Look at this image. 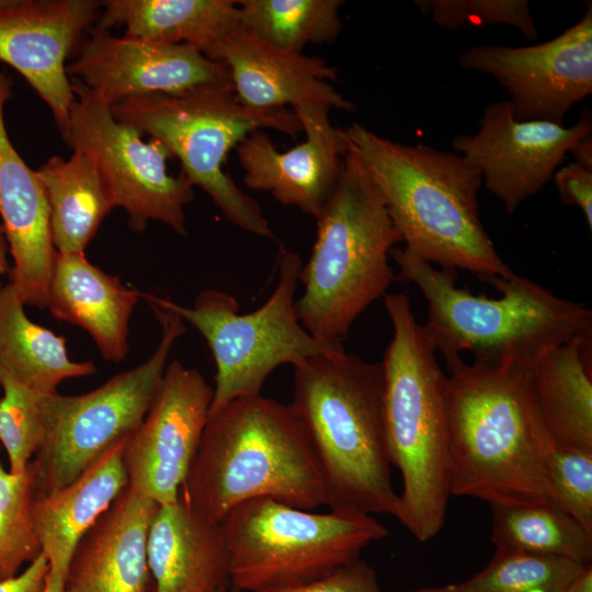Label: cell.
Masks as SVG:
<instances>
[{
	"label": "cell",
	"instance_id": "cell-14",
	"mask_svg": "<svg viewBox=\"0 0 592 592\" xmlns=\"http://www.w3.org/2000/svg\"><path fill=\"white\" fill-rule=\"evenodd\" d=\"M213 395L214 388L200 371L178 360L167 364L148 411L124 449L129 488L159 505L179 499Z\"/></svg>",
	"mask_w": 592,
	"mask_h": 592
},
{
	"label": "cell",
	"instance_id": "cell-18",
	"mask_svg": "<svg viewBox=\"0 0 592 592\" xmlns=\"http://www.w3.org/2000/svg\"><path fill=\"white\" fill-rule=\"evenodd\" d=\"M292 110L305 141L280 151L265 133L257 130L236 150L246 186L269 192L278 203L298 207L316 219L337 184L351 141L345 128L332 125L327 105L303 101Z\"/></svg>",
	"mask_w": 592,
	"mask_h": 592
},
{
	"label": "cell",
	"instance_id": "cell-7",
	"mask_svg": "<svg viewBox=\"0 0 592 592\" xmlns=\"http://www.w3.org/2000/svg\"><path fill=\"white\" fill-rule=\"evenodd\" d=\"M316 220L317 237L300 269L304 292L295 300V314L316 339L341 341L395 281L389 255L401 242L382 193L352 144Z\"/></svg>",
	"mask_w": 592,
	"mask_h": 592
},
{
	"label": "cell",
	"instance_id": "cell-22",
	"mask_svg": "<svg viewBox=\"0 0 592 592\" xmlns=\"http://www.w3.org/2000/svg\"><path fill=\"white\" fill-rule=\"evenodd\" d=\"M148 563L153 592H220L231 587L220 523L181 492L174 503L159 505L152 519Z\"/></svg>",
	"mask_w": 592,
	"mask_h": 592
},
{
	"label": "cell",
	"instance_id": "cell-8",
	"mask_svg": "<svg viewBox=\"0 0 592 592\" xmlns=\"http://www.w3.org/2000/svg\"><path fill=\"white\" fill-rule=\"evenodd\" d=\"M111 110L117 121L160 141L177 157L181 173L212 198L225 219L249 234L275 239L259 202L235 183L223 164L234 147L262 128L296 138L303 127L292 109L249 107L238 100L231 82H225L133 96Z\"/></svg>",
	"mask_w": 592,
	"mask_h": 592
},
{
	"label": "cell",
	"instance_id": "cell-43",
	"mask_svg": "<svg viewBox=\"0 0 592 592\" xmlns=\"http://www.w3.org/2000/svg\"><path fill=\"white\" fill-rule=\"evenodd\" d=\"M220 592H242V591H240L237 588L231 585V587H229V588H227V589H225V590H223Z\"/></svg>",
	"mask_w": 592,
	"mask_h": 592
},
{
	"label": "cell",
	"instance_id": "cell-2",
	"mask_svg": "<svg viewBox=\"0 0 592 592\" xmlns=\"http://www.w3.org/2000/svg\"><path fill=\"white\" fill-rule=\"evenodd\" d=\"M346 135L384 198L407 254L478 277H509L479 215L482 178L465 157L424 144L403 145L362 124Z\"/></svg>",
	"mask_w": 592,
	"mask_h": 592
},
{
	"label": "cell",
	"instance_id": "cell-1",
	"mask_svg": "<svg viewBox=\"0 0 592 592\" xmlns=\"http://www.w3.org/2000/svg\"><path fill=\"white\" fill-rule=\"evenodd\" d=\"M451 494L501 504L549 503L555 444L539 413L531 367L447 365Z\"/></svg>",
	"mask_w": 592,
	"mask_h": 592
},
{
	"label": "cell",
	"instance_id": "cell-32",
	"mask_svg": "<svg viewBox=\"0 0 592 592\" xmlns=\"http://www.w3.org/2000/svg\"><path fill=\"white\" fill-rule=\"evenodd\" d=\"M37 494L33 462L18 475L0 462V580L18 574L42 554L34 530L32 504Z\"/></svg>",
	"mask_w": 592,
	"mask_h": 592
},
{
	"label": "cell",
	"instance_id": "cell-36",
	"mask_svg": "<svg viewBox=\"0 0 592 592\" xmlns=\"http://www.w3.org/2000/svg\"><path fill=\"white\" fill-rule=\"evenodd\" d=\"M264 592H389L384 591L375 570L360 558L318 580Z\"/></svg>",
	"mask_w": 592,
	"mask_h": 592
},
{
	"label": "cell",
	"instance_id": "cell-27",
	"mask_svg": "<svg viewBox=\"0 0 592 592\" xmlns=\"http://www.w3.org/2000/svg\"><path fill=\"white\" fill-rule=\"evenodd\" d=\"M36 174L49 207L52 241L57 252H84L114 208L110 187L95 161L73 150L69 159L50 157Z\"/></svg>",
	"mask_w": 592,
	"mask_h": 592
},
{
	"label": "cell",
	"instance_id": "cell-4",
	"mask_svg": "<svg viewBox=\"0 0 592 592\" xmlns=\"http://www.w3.org/2000/svg\"><path fill=\"white\" fill-rule=\"evenodd\" d=\"M293 407L308 433L325 505L397 517L384 428V373L344 348L294 367Z\"/></svg>",
	"mask_w": 592,
	"mask_h": 592
},
{
	"label": "cell",
	"instance_id": "cell-12",
	"mask_svg": "<svg viewBox=\"0 0 592 592\" xmlns=\"http://www.w3.org/2000/svg\"><path fill=\"white\" fill-rule=\"evenodd\" d=\"M70 82L75 99L61 135L66 144L95 161L114 206L125 210L135 232L157 220L186 236L184 207L194 197V186L182 173H168L170 151L156 139L144 141L138 130L117 121L111 105L81 81L70 78Z\"/></svg>",
	"mask_w": 592,
	"mask_h": 592
},
{
	"label": "cell",
	"instance_id": "cell-9",
	"mask_svg": "<svg viewBox=\"0 0 592 592\" xmlns=\"http://www.w3.org/2000/svg\"><path fill=\"white\" fill-rule=\"evenodd\" d=\"M276 263L278 278L271 297L248 314H240L237 299L219 289L201 292L191 307L140 292V299L174 312L207 342L216 366L209 413L237 398L261 395L276 367H295L343 346L341 341L316 339L296 317L300 257L282 246Z\"/></svg>",
	"mask_w": 592,
	"mask_h": 592
},
{
	"label": "cell",
	"instance_id": "cell-45",
	"mask_svg": "<svg viewBox=\"0 0 592 592\" xmlns=\"http://www.w3.org/2000/svg\"><path fill=\"white\" fill-rule=\"evenodd\" d=\"M0 447H1V444H0Z\"/></svg>",
	"mask_w": 592,
	"mask_h": 592
},
{
	"label": "cell",
	"instance_id": "cell-26",
	"mask_svg": "<svg viewBox=\"0 0 592 592\" xmlns=\"http://www.w3.org/2000/svg\"><path fill=\"white\" fill-rule=\"evenodd\" d=\"M240 22L234 0H107L94 27L124 26L126 37L186 44L204 53Z\"/></svg>",
	"mask_w": 592,
	"mask_h": 592
},
{
	"label": "cell",
	"instance_id": "cell-30",
	"mask_svg": "<svg viewBox=\"0 0 592 592\" xmlns=\"http://www.w3.org/2000/svg\"><path fill=\"white\" fill-rule=\"evenodd\" d=\"M237 4L244 26L288 52L333 43L342 31L340 0H240Z\"/></svg>",
	"mask_w": 592,
	"mask_h": 592
},
{
	"label": "cell",
	"instance_id": "cell-11",
	"mask_svg": "<svg viewBox=\"0 0 592 592\" xmlns=\"http://www.w3.org/2000/svg\"><path fill=\"white\" fill-rule=\"evenodd\" d=\"M150 307L161 326V338L148 360L89 392L41 397L44 437L32 459L37 494L50 493L71 482L143 422L170 352L186 331L178 315Z\"/></svg>",
	"mask_w": 592,
	"mask_h": 592
},
{
	"label": "cell",
	"instance_id": "cell-37",
	"mask_svg": "<svg viewBox=\"0 0 592 592\" xmlns=\"http://www.w3.org/2000/svg\"><path fill=\"white\" fill-rule=\"evenodd\" d=\"M560 201L579 207L592 228V169L571 162L558 169L554 177Z\"/></svg>",
	"mask_w": 592,
	"mask_h": 592
},
{
	"label": "cell",
	"instance_id": "cell-19",
	"mask_svg": "<svg viewBox=\"0 0 592 592\" xmlns=\"http://www.w3.org/2000/svg\"><path fill=\"white\" fill-rule=\"evenodd\" d=\"M203 54L227 68L238 100L249 107L283 109L315 101L330 110L355 111L354 103L330 84L339 80L338 68L319 56L278 48L241 22Z\"/></svg>",
	"mask_w": 592,
	"mask_h": 592
},
{
	"label": "cell",
	"instance_id": "cell-20",
	"mask_svg": "<svg viewBox=\"0 0 592 592\" xmlns=\"http://www.w3.org/2000/svg\"><path fill=\"white\" fill-rule=\"evenodd\" d=\"M11 98L12 79L0 68V215L13 259L9 282L25 306L45 308L57 251L45 190L7 133L3 107Z\"/></svg>",
	"mask_w": 592,
	"mask_h": 592
},
{
	"label": "cell",
	"instance_id": "cell-39",
	"mask_svg": "<svg viewBox=\"0 0 592 592\" xmlns=\"http://www.w3.org/2000/svg\"><path fill=\"white\" fill-rule=\"evenodd\" d=\"M557 592H592V569L584 567L576 577L563 584Z\"/></svg>",
	"mask_w": 592,
	"mask_h": 592
},
{
	"label": "cell",
	"instance_id": "cell-3",
	"mask_svg": "<svg viewBox=\"0 0 592 592\" xmlns=\"http://www.w3.org/2000/svg\"><path fill=\"white\" fill-rule=\"evenodd\" d=\"M395 280L413 283L428 303L423 331L446 365L474 355L482 365L532 367L551 349L592 330V310L513 274L483 276L499 298L474 295L456 284L454 270L435 267L394 248Z\"/></svg>",
	"mask_w": 592,
	"mask_h": 592
},
{
	"label": "cell",
	"instance_id": "cell-23",
	"mask_svg": "<svg viewBox=\"0 0 592 592\" xmlns=\"http://www.w3.org/2000/svg\"><path fill=\"white\" fill-rule=\"evenodd\" d=\"M140 292L92 264L84 252H56L46 307L60 321L84 329L106 361L128 351L129 319Z\"/></svg>",
	"mask_w": 592,
	"mask_h": 592
},
{
	"label": "cell",
	"instance_id": "cell-31",
	"mask_svg": "<svg viewBox=\"0 0 592 592\" xmlns=\"http://www.w3.org/2000/svg\"><path fill=\"white\" fill-rule=\"evenodd\" d=\"M584 567L563 558L496 551L481 571L465 581L411 592H527L560 588Z\"/></svg>",
	"mask_w": 592,
	"mask_h": 592
},
{
	"label": "cell",
	"instance_id": "cell-42",
	"mask_svg": "<svg viewBox=\"0 0 592 592\" xmlns=\"http://www.w3.org/2000/svg\"><path fill=\"white\" fill-rule=\"evenodd\" d=\"M44 592H66L65 578L49 570Z\"/></svg>",
	"mask_w": 592,
	"mask_h": 592
},
{
	"label": "cell",
	"instance_id": "cell-34",
	"mask_svg": "<svg viewBox=\"0 0 592 592\" xmlns=\"http://www.w3.org/2000/svg\"><path fill=\"white\" fill-rule=\"evenodd\" d=\"M548 498L592 535V449L554 446L546 465Z\"/></svg>",
	"mask_w": 592,
	"mask_h": 592
},
{
	"label": "cell",
	"instance_id": "cell-16",
	"mask_svg": "<svg viewBox=\"0 0 592 592\" xmlns=\"http://www.w3.org/2000/svg\"><path fill=\"white\" fill-rule=\"evenodd\" d=\"M101 8L95 0H11L0 9V61L20 72L49 106L61 135L75 99L66 60Z\"/></svg>",
	"mask_w": 592,
	"mask_h": 592
},
{
	"label": "cell",
	"instance_id": "cell-24",
	"mask_svg": "<svg viewBox=\"0 0 592 592\" xmlns=\"http://www.w3.org/2000/svg\"><path fill=\"white\" fill-rule=\"evenodd\" d=\"M128 437L111 446L71 482L36 494L33 501L32 520L42 554L50 570L64 578L81 537L128 487L123 460Z\"/></svg>",
	"mask_w": 592,
	"mask_h": 592
},
{
	"label": "cell",
	"instance_id": "cell-15",
	"mask_svg": "<svg viewBox=\"0 0 592 592\" xmlns=\"http://www.w3.org/2000/svg\"><path fill=\"white\" fill-rule=\"evenodd\" d=\"M592 135L587 109L570 127L542 121H516L509 101L487 104L475 134L457 135L454 152L478 169L482 184L513 214L554 177L572 147Z\"/></svg>",
	"mask_w": 592,
	"mask_h": 592
},
{
	"label": "cell",
	"instance_id": "cell-38",
	"mask_svg": "<svg viewBox=\"0 0 592 592\" xmlns=\"http://www.w3.org/2000/svg\"><path fill=\"white\" fill-rule=\"evenodd\" d=\"M49 570L48 560L41 554L22 573L0 580V592H44Z\"/></svg>",
	"mask_w": 592,
	"mask_h": 592
},
{
	"label": "cell",
	"instance_id": "cell-28",
	"mask_svg": "<svg viewBox=\"0 0 592 592\" xmlns=\"http://www.w3.org/2000/svg\"><path fill=\"white\" fill-rule=\"evenodd\" d=\"M14 286L0 288V366L39 395L57 392L59 384L93 375V362L70 360L66 339L30 320Z\"/></svg>",
	"mask_w": 592,
	"mask_h": 592
},
{
	"label": "cell",
	"instance_id": "cell-13",
	"mask_svg": "<svg viewBox=\"0 0 592 592\" xmlns=\"http://www.w3.org/2000/svg\"><path fill=\"white\" fill-rule=\"evenodd\" d=\"M458 64L504 88L516 121L563 125L570 109L592 93V3L549 41L522 47L477 45L460 53Z\"/></svg>",
	"mask_w": 592,
	"mask_h": 592
},
{
	"label": "cell",
	"instance_id": "cell-41",
	"mask_svg": "<svg viewBox=\"0 0 592 592\" xmlns=\"http://www.w3.org/2000/svg\"><path fill=\"white\" fill-rule=\"evenodd\" d=\"M8 242L5 239V234L2 224H0V275L9 273L11 270L9 260H8Z\"/></svg>",
	"mask_w": 592,
	"mask_h": 592
},
{
	"label": "cell",
	"instance_id": "cell-5",
	"mask_svg": "<svg viewBox=\"0 0 592 592\" xmlns=\"http://www.w3.org/2000/svg\"><path fill=\"white\" fill-rule=\"evenodd\" d=\"M180 492L219 523L258 498L308 511L325 504L322 477L300 417L292 403L262 395L237 398L209 413Z\"/></svg>",
	"mask_w": 592,
	"mask_h": 592
},
{
	"label": "cell",
	"instance_id": "cell-40",
	"mask_svg": "<svg viewBox=\"0 0 592 592\" xmlns=\"http://www.w3.org/2000/svg\"><path fill=\"white\" fill-rule=\"evenodd\" d=\"M574 158V162L592 169V135L578 141L569 151Z\"/></svg>",
	"mask_w": 592,
	"mask_h": 592
},
{
	"label": "cell",
	"instance_id": "cell-21",
	"mask_svg": "<svg viewBox=\"0 0 592 592\" xmlns=\"http://www.w3.org/2000/svg\"><path fill=\"white\" fill-rule=\"evenodd\" d=\"M159 504L127 487L77 544L66 592H153L148 535Z\"/></svg>",
	"mask_w": 592,
	"mask_h": 592
},
{
	"label": "cell",
	"instance_id": "cell-29",
	"mask_svg": "<svg viewBox=\"0 0 592 592\" xmlns=\"http://www.w3.org/2000/svg\"><path fill=\"white\" fill-rule=\"evenodd\" d=\"M489 505L496 551L556 557L590 565L592 535L551 502Z\"/></svg>",
	"mask_w": 592,
	"mask_h": 592
},
{
	"label": "cell",
	"instance_id": "cell-33",
	"mask_svg": "<svg viewBox=\"0 0 592 592\" xmlns=\"http://www.w3.org/2000/svg\"><path fill=\"white\" fill-rule=\"evenodd\" d=\"M0 444L9 459V471L21 474L31 463L44 437L39 395L0 366Z\"/></svg>",
	"mask_w": 592,
	"mask_h": 592
},
{
	"label": "cell",
	"instance_id": "cell-25",
	"mask_svg": "<svg viewBox=\"0 0 592 592\" xmlns=\"http://www.w3.org/2000/svg\"><path fill=\"white\" fill-rule=\"evenodd\" d=\"M531 379L554 444L592 449V330L545 353Z\"/></svg>",
	"mask_w": 592,
	"mask_h": 592
},
{
	"label": "cell",
	"instance_id": "cell-17",
	"mask_svg": "<svg viewBox=\"0 0 592 592\" xmlns=\"http://www.w3.org/2000/svg\"><path fill=\"white\" fill-rule=\"evenodd\" d=\"M66 72L111 106L138 95L231 82L224 65L191 45L118 37L96 27L89 30Z\"/></svg>",
	"mask_w": 592,
	"mask_h": 592
},
{
	"label": "cell",
	"instance_id": "cell-35",
	"mask_svg": "<svg viewBox=\"0 0 592 592\" xmlns=\"http://www.w3.org/2000/svg\"><path fill=\"white\" fill-rule=\"evenodd\" d=\"M420 12L440 27L456 31L465 25H510L535 41L538 31L527 0H418Z\"/></svg>",
	"mask_w": 592,
	"mask_h": 592
},
{
	"label": "cell",
	"instance_id": "cell-6",
	"mask_svg": "<svg viewBox=\"0 0 592 592\" xmlns=\"http://www.w3.org/2000/svg\"><path fill=\"white\" fill-rule=\"evenodd\" d=\"M384 303L392 327L382 361L385 439L402 482L396 519L425 543L441 532L452 496L447 374L408 296Z\"/></svg>",
	"mask_w": 592,
	"mask_h": 592
},
{
	"label": "cell",
	"instance_id": "cell-10",
	"mask_svg": "<svg viewBox=\"0 0 592 592\" xmlns=\"http://www.w3.org/2000/svg\"><path fill=\"white\" fill-rule=\"evenodd\" d=\"M220 528L230 556L231 585L242 592L318 580L357 560L362 549L389 535L371 514L314 513L270 498L237 505Z\"/></svg>",
	"mask_w": 592,
	"mask_h": 592
},
{
	"label": "cell",
	"instance_id": "cell-44",
	"mask_svg": "<svg viewBox=\"0 0 592 592\" xmlns=\"http://www.w3.org/2000/svg\"><path fill=\"white\" fill-rule=\"evenodd\" d=\"M2 285H3V284H2V282L0 281V288H1Z\"/></svg>",
	"mask_w": 592,
	"mask_h": 592
}]
</instances>
